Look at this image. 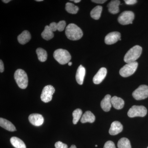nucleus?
I'll return each instance as SVG.
<instances>
[{
    "label": "nucleus",
    "instance_id": "f257e3e1",
    "mask_svg": "<svg viewBox=\"0 0 148 148\" xmlns=\"http://www.w3.org/2000/svg\"><path fill=\"white\" fill-rule=\"evenodd\" d=\"M66 35L69 40H77L82 38L83 32L81 29L74 24H70L66 29Z\"/></svg>",
    "mask_w": 148,
    "mask_h": 148
},
{
    "label": "nucleus",
    "instance_id": "f03ea898",
    "mask_svg": "<svg viewBox=\"0 0 148 148\" xmlns=\"http://www.w3.org/2000/svg\"><path fill=\"white\" fill-rule=\"evenodd\" d=\"M142 50V47L139 45L131 48L125 55L124 61L127 64L135 62L141 56Z\"/></svg>",
    "mask_w": 148,
    "mask_h": 148
},
{
    "label": "nucleus",
    "instance_id": "7ed1b4c3",
    "mask_svg": "<svg viewBox=\"0 0 148 148\" xmlns=\"http://www.w3.org/2000/svg\"><path fill=\"white\" fill-rule=\"evenodd\" d=\"M53 55L55 60L61 65L68 64L71 59V56L69 51L62 49L55 50Z\"/></svg>",
    "mask_w": 148,
    "mask_h": 148
},
{
    "label": "nucleus",
    "instance_id": "20e7f679",
    "mask_svg": "<svg viewBox=\"0 0 148 148\" xmlns=\"http://www.w3.org/2000/svg\"><path fill=\"white\" fill-rule=\"evenodd\" d=\"M14 78L18 87L21 89L27 88L28 85V77L24 70L18 69L14 74Z\"/></svg>",
    "mask_w": 148,
    "mask_h": 148
},
{
    "label": "nucleus",
    "instance_id": "39448f33",
    "mask_svg": "<svg viewBox=\"0 0 148 148\" xmlns=\"http://www.w3.org/2000/svg\"><path fill=\"white\" fill-rule=\"evenodd\" d=\"M138 67V63L136 61L133 63H127L120 69V75L124 77L130 76L135 73Z\"/></svg>",
    "mask_w": 148,
    "mask_h": 148
},
{
    "label": "nucleus",
    "instance_id": "423d86ee",
    "mask_svg": "<svg viewBox=\"0 0 148 148\" xmlns=\"http://www.w3.org/2000/svg\"><path fill=\"white\" fill-rule=\"evenodd\" d=\"M147 110L143 106H132L127 112V115L130 118L135 117H144L147 115Z\"/></svg>",
    "mask_w": 148,
    "mask_h": 148
},
{
    "label": "nucleus",
    "instance_id": "0eeeda50",
    "mask_svg": "<svg viewBox=\"0 0 148 148\" xmlns=\"http://www.w3.org/2000/svg\"><path fill=\"white\" fill-rule=\"evenodd\" d=\"M132 96L135 100L140 101L148 97V86L146 85H140L132 92Z\"/></svg>",
    "mask_w": 148,
    "mask_h": 148
},
{
    "label": "nucleus",
    "instance_id": "6e6552de",
    "mask_svg": "<svg viewBox=\"0 0 148 148\" xmlns=\"http://www.w3.org/2000/svg\"><path fill=\"white\" fill-rule=\"evenodd\" d=\"M135 18L134 14L130 11H125L121 14L118 18L119 22L122 25L132 24Z\"/></svg>",
    "mask_w": 148,
    "mask_h": 148
},
{
    "label": "nucleus",
    "instance_id": "1a4fd4ad",
    "mask_svg": "<svg viewBox=\"0 0 148 148\" xmlns=\"http://www.w3.org/2000/svg\"><path fill=\"white\" fill-rule=\"evenodd\" d=\"M55 92V88L52 86L47 85L43 89L40 98L42 101L47 103L51 101L53 93Z\"/></svg>",
    "mask_w": 148,
    "mask_h": 148
},
{
    "label": "nucleus",
    "instance_id": "9d476101",
    "mask_svg": "<svg viewBox=\"0 0 148 148\" xmlns=\"http://www.w3.org/2000/svg\"><path fill=\"white\" fill-rule=\"evenodd\" d=\"M121 37V35L119 32H111L106 36L105 39V43L109 45L114 44L119 40Z\"/></svg>",
    "mask_w": 148,
    "mask_h": 148
},
{
    "label": "nucleus",
    "instance_id": "9b49d317",
    "mask_svg": "<svg viewBox=\"0 0 148 148\" xmlns=\"http://www.w3.org/2000/svg\"><path fill=\"white\" fill-rule=\"evenodd\" d=\"M29 121L30 123L36 126L42 125L44 121L43 117L39 114H32L29 115Z\"/></svg>",
    "mask_w": 148,
    "mask_h": 148
},
{
    "label": "nucleus",
    "instance_id": "f8f14e48",
    "mask_svg": "<svg viewBox=\"0 0 148 148\" xmlns=\"http://www.w3.org/2000/svg\"><path fill=\"white\" fill-rule=\"evenodd\" d=\"M107 73V69L105 68H101L93 77V83L95 84H100L105 79Z\"/></svg>",
    "mask_w": 148,
    "mask_h": 148
},
{
    "label": "nucleus",
    "instance_id": "ddd939ff",
    "mask_svg": "<svg viewBox=\"0 0 148 148\" xmlns=\"http://www.w3.org/2000/svg\"><path fill=\"white\" fill-rule=\"evenodd\" d=\"M123 129L122 125L119 121H114L112 123L109 130V133L112 135H115L119 134Z\"/></svg>",
    "mask_w": 148,
    "mask_h": 148
},
{
    "label": "nucleus",
    "instance_id": "4468645a",
    "mask_svg": "<svg viewBox=\"0 0 148 148\" xmlns=\"http://www.w3.org/2000/svg\"><path fill=\"white\" fill-rule=\"evenodd\" d=\"M111 99H112V97L111 95L108 94L106 95L103 100L101 101V108L105 112H109L112 108Z\"/></svg>",
    "mask_w": 148,
    "mask_h": 148
},
{
    "label": "nucleus",
    "instance_id": "2eb2a0df",
    "mask_svg": "<svg viewBox=\"0 0 148 148\" xmlns=\"http://www.w3.org/2000/svg\"><path fill=\"white\" fill-rule=\"evenodd\" d=\"M85 73V69L82 65H80L78 68L76 74V79L78 84L80 85L83 84Z\"/></svg>",
    "mask_w": 148,
    "mask_h": 148
},
{
    "label": "nucleus",
    "instance_id": "dca6fc26",
    "mask_svg": "<svg viewBox=\"0 0 148 148\" xmlns=\"http://www.w3.org/2000/svg\"><path fill=\"white\" fill-rule=\"evenodd\" d=\"M120 1L119 0L111 1L108 5L109 11L112 14H116L119 12V5Z\"/></svg>",
    "mask_w": 148,
    "mask_h": 148
},
{
    "label": "nucleus",
    "instance_id": "f3484780",
    "mask_svg": "<svg viewBox=\"0 0 148 148\" xmlns=\"http://www.w3.org/2000/svg\"><path fill=\"white\" fill-rule=\"evenodd\" d=\"M0 126L11 132H14L16 130L15 126L11 122L2 118H0Z\"/></svg>",
    "mask_w": 148,
    "mask_h": 148
},
{
    "label": "nucleus",
    "instance_id": "a211bd4d",
    "mask_svg": "<svg viewBox=\"0 0 148 148\" xmlns=\"http://www.w3.org/2000/svg\"><path fill=\"white\" fill-rule=\"evenodd\" d=\"M31 34L28 31H24L17 37L18 42L21 45H24L29 42L31 39Z\"/></svg>",
    "mask_w": 148,
    "mask_h": 148
},
{
    "label": "nucleus",
    "instance_id": "6ab92c4d",
    "mask_svg": "<svg viewBox=\"0 0 148 148\" xmlns=\"http://www.w3.org/2000/svg\"><path fill=\"white\" fill-rule=\"evenodd\" d=\"M112 106L117 110H121L123 108L124 101L122 98L114 96L111 99Z\"/></svg>",
    "mask_w": 148,
    "mask_h": 148
},
{
    "label": "nucleus",
    "instance_id": "aec40b11",
    "mask_svg": "<svg viewBox=\"0 0 148 148\" xmlns=\"http://www.w3.org/2000/svg\"><path fill=\"white\" fill-rule=\"evenodd\" d=\"M95 119L94 115L89 111H87L83 115L81 119V122L83 123L89 122L92 123L95 121Z\"/></svg>",
    "mask_w": 148,
    "mask_h": 148
},
{
    "label": "nucleus",
    "instance_id": "412c9836",
    "mask_svg": "<svg viewBox=\"0 0 148 148\" xmlns=\"http://www.w3.org/2000/svg\"><path fill=\"white\" fill-rule=\"evenodd\" d=\"M10 141L12 145L15 148H26L24 142L17 137H12Z\"/></svg>",
    "mask_w": 148,
    "mask_h": 148
},
{
    "label": "nucleus",
    "instance_id": "4be33fe9",
    "mask_svg": "<svg viewBox=\"0 0 148 148\" xmlns=\"http://www.w3.org/2000/svg\"><path fill=\"white\" fill-rule=\"evenodd\" d=\"M103 7L101 6L98 5L92 9L90 12V16L95 20H98L101 17Z\"/></svg>",
    "mask_w": 148,
    "mask_h": 148
},
{
    "label": "nucleus",
    "instance_id": "5701e85b",
    "mask_svg": "<svg viewBox=\"0 0 148 148\" xmlns=\"http://www.w3.org/2000/svg\"><path fill=\"white\" fill-rule=\"evenodd\" d=\"M41 36L44 39L49 40L53 38L54 34L53 32L49 28V26H46L44 30L41 34Z\"/></svg>",
    "mask_w": 148,
    "mask_h": 148
},
{
    "label": "nucleus",
    "instance_id": "b1692460",
    "mask_svg": "<svg viewBox=\"0 0 148 148\" xmlns=\"http://www.w3.org/2000/svg\"><path fill=\"white\" fill-rule=\"evenodd\" d=\"M36 52L38 58L40 61L43 62L46 61L47 58V53L46 50L42 48H38L36 49Z\"/></svg>",
    "mask_w": 148,
    "mask_h": 148
},
{
    "label": "nucleus",
    "instance_id": "393cba45",
    "mask_svg": "<svg viewBox=\"0 0 148 148\" xmlns=\"http://www.w3.org/2000/svg\"><path fill=\"white\" fill-rule=\"evenodd\" d=\"M117 146L118 148H131L129 140L125 138H122L119 141Z\"/></svg>",
    "mask_w": 148,
    "mask_h": 148
},
{
    "label": "nucleus",
    "instance_id": "a878e982",
    "mask_svg": "<svg viewBox=\"0 0 148 148\" xmlns=\"http://www.w3.org/2000/svg\"><path fill=\"white\" fill-rule=\"evenodd\" d=\"M66 10L69 13L75 14L77 13L79 8L72 3L68 2L66 5Z\"/></svg>",
    "mask_w": 148,
    "mask_h": 148
},
{
    "label": "nucleus",
    "instance_id": "bb28decb",
    "mask_svg": "<svg viewBox=\"0 0 148 148\" xmlns=\"http://www.w3.org/2000/svg\"><path fill=\"white\" fill-rule=\"evenodd\" d=\"M82 111L81 109H77L75 110L73 113V123L76 124L82 115Z\"/></svg>",
    "mask_w": 148,
    "mask_h": 148
},
{
    "label": "nucleus",
    "instance_id": "cd10ccee",
    "mask_svg": "<svg viewBox=\"0 0 148 148\" xmlns=\"http://www.w3.org/2000/svg\"><path fill=\"white\" fill-rule=\"evenodd\" d=\"M66 26V22L65 21H61L57 23V30L61 32L64 31Z\"/></svg>",
    "mask_w": 148,
    "mask_h": 148
},
{
    "label": "nucleus",
    "instance_id": "c85d7f7f",
    "mask_svg": "<svg viewBox=\"0 0 148 148\" xmlns=\"http://www.w3.org/2000/svg\"><path fill=\"white\" fill-rule=\"evenodd\" d=\"M56 148H68V145L60 141L56 142L55 144Z\"/></svg>",
    "mask_w": 148,
    "mask_h": 148
},
{
    "label": "nucleus",
    "instance_id": "c756f323",
    "mask_svg": "<svg viewBox=\"0 0 148 148\" xmlns=\"http://www.w3.org/2000/svg\"><path fill=\"white\" fill-rule=\"evenodd\" d=\"M103 148H116L114 143L112 141H108L106 142Z\"/></svg>",
    "mask_w": 148,
    "mask_h": 148
},
{
    "label": "nucleus",
    "instance_id": "7c9ffc66",
    "mask_svg": "<svg viewBox=\"0 0 148 148\" xmlns=\"http://www.w3.org/2000/svg\"><path fill=\"white\" fill-rule=\"evenodd\" d=\"M49 28L53 32H56L57 30V23L52 22L49 25Z\"/></svg>",
    "mask_w": 148,
    "mask_h": 148
},
{
    "label": "nucleus",
    "instance_id": "2f4dec72",
    "mask_svg": "<svg viewBox=\"0 0 148 148\" xmlns=\"http://www.w3.org/2000/svg\"><path fill=\"white\" fill-rule=\"evenodd\" d=\"M125 2L128 5H132L137 3L136 0H125Z\"/></svg>",
    "mask_w": 148,
    "mask_h": 148
},
{
    "label": "nucleus",
    "instance_id": "473e14b6",
    "mask_svg": "<svg viewBox=\"0 0 148 148\" xmlns=\"http://www.w3.org/2000/svg\"><path fill=\"white\" fill-rule=\"evenodd\" d=\"M4 71V66L2 61L0 60V72L1 73H3Z\"/></svg>",
    "mask_w": 148,
    "mask_h": 148
},
{
    "label": "nucleus",
    "instance_id": "72a5a7b5",
    "mask_svg": "<svg viewBox=\"0 0 148 148\" xmlns=\"http://www.w3.org/2000/svg\"><path fill=\"white\" fill-rule=\"evenodd\" d=\"M92 2L98 4H103L107 1L106 0H92Z\"/></svg>",
    "mask_w": 148,
    "mask_h": 148
},
{
    "label": "nucleus",
    "instance_id": "f704fd0d",
    "mask_svg": "<svg viewBox=\"0 0 148 148\" xmlns=\"http://www.w3.org/2000/svg\"><path fill=\"white\" fill-rule=\"evenodd\" d=\"M2 1L3 2L5 3H7L11 1V0H3Z\"/></svg>",
    "mask_w": 148,
    "mask_h": 148
},
{
    "label": "nucleus",
    "instance_id": "c9c22d12",
    "mask_svg": "<svg viewBox=\"0 0 148 148\" xmlns=\"http://www.w3.org/2000/svg\"><path fill=\"white\" fill-rule=\"evenodd\" d=\"M71 1H74L75 3H79L81 1L80 0H75V1H72L71 0Z\"/></svg>",
    "mask_w": 148,
    "mask_h": 148
},
{
    "label": "nucleus",
    "instance_id": "e433bc0d",
    "mask_svg": "<svg viewBox=\"0 0 148 148\" xmlns=\"http://www.w3.org/2000/svg\"><path fill=\"white\" fill-rule=\"evenodd\" d=\"M70 148H77V147H76V146H75V145H72Z\"/></svg>",
    "mask_w": 148,
    "mask_h": 148
},
{
    "label": "nucleus",
    "instance_id": "4c0bfd02",
    "mask_svg": "<svg viewBox=\"0 0 148 148\" xmlns=\"http://www.w3.org/2000/svg\"><path fill=\"white\" fill-rule=\"evenodd\" d=\"M68 64H69V66H72V63L71 62H69V63H68Z\"/></svg>",
    "mask_w": 148,
    "mask_h": 148
},
{
    "label": "nucleus",
    "instance_id": "58836bf2",
    "mask_svg": "<svg viewBox=\"0 0 148 148\" xmlns=\"http://www.w3.org/2000/svg\"><path fill=\"white\" fill-rule=\"evenodd\" d=\"M36 1L38 2L42 1L43 0H36Z\"/></svg>",
    "mask_w": 148,
    "mask_h": 148
},
{
    "label": "nucleus",
    "instance_id": "ea45409f",
    "mask_svg": "<svg viewBox=\"0 0 148 148\" xmlns=\"http://www.w3.org/2000/svg\"><path fill=\"white\" fill-rule=\"evenodd\" d=\"M95 147H98V145H95Z\"/></svg>",
    "mask_w": 148,
    "mask_h": 148
},
{
    "label": "nucleus",
    "instance_id": "a19ab883",
    "mask_svg": "<svg viewBox=\"0 0 148 148\" xmlns=\"http://www.w3.org/2000/svg\"><path fill=\"white\" fill-rule=\"evenodd\" d=\"M147 148H148V147H147Z\"/></svg>",
    "mask_w": 148,
    "mask_h": 148
}]
</instances>
